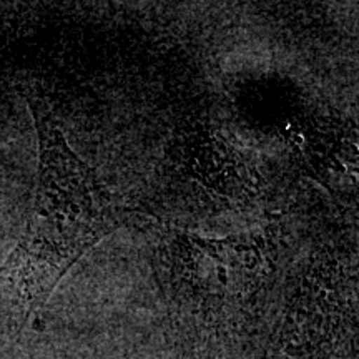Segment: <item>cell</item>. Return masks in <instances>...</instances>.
I'll list each match as a JSON object with an SVG mask.
<instances>
[{"mask_svg": "<svg viewBox=\"0 0 359 359\" xmlns=\"http://www.w3.org/2000/svg\"><path fill=\"white\" fill-rule=\"evenodd\" d=\"M29 103L39 135L37 182L20 240L0 266V298L20 326L85 251L128 222L127 210L69 147L47 105Z\"/></svg>", "mask_w": 359, "mask_h": 359, "instance_id": "obj_1", "label": "cell"}]
</instances>
